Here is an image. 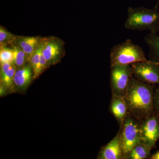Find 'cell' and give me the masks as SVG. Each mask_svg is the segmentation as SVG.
<instances>
[{"label":"cell","instance_id":"11","mask_svg":"<svg viewBox=\"0 0 159 159\" xmlns=\"http://www.w3.org/2000/svg\"><path fill=\"white\" fill-rule=\"evenodd\" d=\"M44 38L40 36H16L11 44L20 48L25 53L29 60L32 54L41 44Z\"/></svg>","mask_w":159,"mask_h":159},{"label":"cell","instance_id":"20","mask_svg":"<svg viewBox=\"0 0 159 159\" xmlns=\"http://www.w3.org/2000/svg\"><path fill=\"white\" fill-rule=\"evenodd\" d=\"M49 66H50L49 65L48 61H47L45 58L42 53L39 63L37 68L33 72V79L37 78L46 69L48 68Z\"/></svg>","mask_w":159,"mask_h":159},{"label":"cell","instance_id":"2","mask_svg":"<svg viewBox=\"0 0 159 159\" xmlns=\"http://www.w3.org/2000/svg\"><path fill=\"white\" fill-rule=\"evenodd\" d=\"M159 4L152 9L145 7H128L127 18L124 25L125 29L133 31H149L159 32Z\"/></svg>","mask_w":159,"mask_h":159},{"label":"cell","instance_id":"13","mask_svg":"<svg viewBox=\"0 0 159 159\" xmlns=\"http://www.w3.org/2000/svg\"><path fill=\"white\" fill-rule=\"evenodd\" d=\"M17 68L14 64L1 63V83L5 89H11L13 86V79Z\"/></svg>","mask_w":159,"mask_h":159},{"label":"cell","instance_id":"1","mask_svg":"<svg viewBox=\"0 0 159 159\" xmlns=\"http://www.w3.org/2000/svg\"><path fill=\"white\" fill-rule=\"evenodd\" d=\"M156 86L131 78L124 98L129 112L142 121L156 112L153 100Z\"/></svg>","mask_w":159,"mask_h":159},{"label":"cell","instance_id":"21","mask_svg":"<svg viewBox=\"0 0 159 159\" xmlns=\"http://www.w3.org/2000/svg\"><path fill=\"white\" fill-rule=\"evenodd\" d=\"M153 104L156 112L159 116V85H157L155 89Z\"/></svg>","mask_w":159,"mask_h":159},{"label":"cell","instance_id":"4","mask_svg":"<svg viewBox=\"0 0 159 159\" xmlns=\"http://www.w3.org/2000/svg\"><path fill=\"white\" fill-rule=\"evenodd\" d=\"M140 121L129 112L122 125L119 126L124 159L132 149L141 141Z\"/></svg>","mask_w":159,"mask_h":159},{"label":"cell","instance_id":"7","mask_svg":"<svg viewBox=\"0 0 159 159\" xmlns=\"http://www.w3.org/2000/svg\"><path fill=\"white\" fill-rule=\"evenodd\" d=\"M140 142L155 146L159 139V116L156 112L140 121Z\"/></svg>","mask_w":159,"mask_h":159},{"label":"cell","instance_id":"6","mask_svg":"<svg viewBox=\"0 0 159 159\" xmlns=\"http://www.w3.org/2000/svg\"><path fill=\"white\" fill-rule=\"evenodd\" d=\"M131 66L134 77L145 83L159 85V63L147 60Z\"/></svg>","mask_w":159,"mask_h":159},{"label":"cell","instance_id":"8","mask_svg":"<svg viewBox=\"0 0 159 159\" xmlns=\"http://www.w3.org/2000/svg\"><path fill=\"white\" fill-rule=\"evenodd\" d=\"M65 43L59 38L45 37L43 43V55L49 66L56 64L65 54Z\"/></svg>","mask_w":159,"mask_h":159},{"label":"cell","instance_id":"5","mask_svg":"<svg viewBox=\"0 0 159 159\" xmlns=\"http://www.w3.org/2000/svg\"><path fill=\"white\" fill-rule=\"evenodd\" d=\"M133 76L131 65L111 66L110 85L112 94L125 97L129 81Z\"/></svg>","mask_w":159,"mask_h":159},{"label":"cell","instance_id":"12","mask_svg":"<svg viewBox=\"0 0 159 159\" xmlns=\"http://www.w3.org/2000/svg\"><path fill=\"white\" fill-rule=\"evenodd\" d=\"M32 71L30 65H25L17 69L13 79V87L20 90H25L33 78Z\"/></svg>","mask_w":159,"mask_h":159},{"label":"cell","instance_id":"22","mask_svg":"<svg viewBox=\"0 0 159 159\" xmlns=\"http://www.w3.org/2000/svg\"><path fill=\"white\" fill-rule=\"evenodd\" d=\"M149 158L151 159H159V151H158L153 154Z\"/></svg>","mask_w":159,"mask_h":159},{"label":"cell","instance_id":"17","mask_svg":"<svg viewBox=\"0 0 159 159\" xmlns=\"http://www.w3.org/2000/svg\"><path fill=\"white\" fill-rule=\"evenodd\" d=\"M16 35L7 31L6 29L1 26L0 27V47L7 46L11 44L16 38Z\"/></svg>","mask_w":159,"mask_h":159},{"label":"cell","instance_id":"18","mask_svg":"<svg viewBox=\"0 0 159 159\" xmlns=\"http://www.w3.org/2000/svg\"><path fill=\"white\" fill-rule=\"evenodd\" d=\"M0 61L1 63L14 64V54L11 48H8L7 46L1 47Z\"/></svg>","mask_w":159,"mask_h":159},{"label":"cell","instance_id":"14","mask_svg":"<svg viewBox=\"0 0 159 159\" xmlns=\"http://www.w3.org/2000/svg\"><path fill=\"white\" fill-rule=\"evenodd\" d=\"M144 41L149 48L148 60L159 63V35L150 33L145 36Z\"/></svg>","mask_w":159,"mask_h":159},{"label":"cell","instance_id":"3","mask_svg":"<svg viewBox=\"0 0 159 159\" xmlns=\"http://www.w3.org/2000/svg\"><path fill=\"white\" fill-rule=\"evenodd\" d=\"M110 59L111 66L131 65L147 60L143 49L130 39L113 47L110 53Z\"/></svg>","mask_w":159,"mask_h":159},{"label":"cell","instance_id":"16","mask_svg":"<svg viewBox=\"0 0 159 159\" xmlns=\"http://www.w3.org/2000/svg\"><path fill=\"white\" fill-rule=\"evenodd\" d=\"M11 47L14 54V64L17 69L22 67L28 61V57L25 52L20 48L13 44Z\"/></svg>","mask_w":159,"mask_h":159},{"label":"cell","instance_id":"15","mask_svg":"<svg viewBox=\"0 0 159 159\" xmlns=\"http://www.w3.org/2000/svg\"><path fill=\"white\" fill-rule=\"evenodd\" d=\"M153 148L150 145L140 142L137 144L125 157V159H145L150 156Z\"/></svg>","mask_w":159,"mask_h":159},{"label":"cell","instance_id":"19","mask_svg":"<svg viewBox=\"0 0 159 159\" xmlns=\"http://www.w3.org/2000/svg\"><path fill=\"white\" fill-rule=\"evenodd\" d=\"M43 41L41 45L35 50L28 60L29 65L31 66L33 72L37 68L39 63L41 55L42 52Z\"/></svg>","mask_w":159,"mask_h":159},{"label":"cell","instance_id":"10","mask_svg":"<svg viewBox=\"0 0 159 159\" xmlns=\"http://www.w3.org/2000/svg\"><path fill=\"white\" fill-rule=\"evenodd\" d=\"M109 111L121 126L129 113L128 107L124 97L112 94Z\"/></svg>","mask_w":159,"mask_h":159},{"label":"cell","instance_id":"9","mask_svg":"<svg viewBox=\"0 0 159 159\" xmlns=\"http://www.w3.org/2000/svg\"><path fill=\"white\" fill-rule=\"evenodd\" d=\"M98 159H124L121 144L120 131L116 136L100 149L97 157Z\"/></svg>","mask_w":159,"mask_h":159},{"label":"cell","instance_id":"23","mask_svg":"<svg viewBox=\"0 0 159 159\" xmlns=\"http://www.w3.org/2000/svg\"><path fill=\"white\" fill-rule=\"evenodd\" d=\"M157 2V3H159V0H155Z\"/></svg>","mask_w":159,"mask_h":159}]
</instances>
